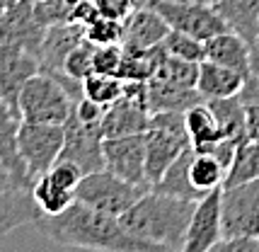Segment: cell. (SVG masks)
<instances>
[{"mask_svg":"<svg viewBox=\"0 0 259 252\" xmlns=\"http://www.w3.org/2000/svg\"><path fill=\"white\" fill-rule=\"evenodd\" d=\"M20 114L22 121H36V124H66L68 116L73 114L75 100L61 82L39 70L24 82L20 92Z\"/></svg>","mask_w":259,"mask_h":252,"instance_id":"obj_4","label":"cell"},{"mask_svg":"<svg viewBox=\"0 0 259 252\" xmlns=\"http://www.w3.org/2000/svg\"><path fill=\"white\" fill-rule=\"evenodd\" d=\"M245 80H247L245 73H237L233 68H226L221 63H213V61L203 58L199 63L196 90L201 92V97L208 102V100H221V97L240 95L242 88H245Z\"/></svg>","mask_w":259,"mask_h":252,"instance_id":"obj_19","label":"cell"},{"mask_svg":"<svg viewBox=\"0 0 259 252\" xmlns=\"http://www.w3.org/2000/svg\"><path fill=\"white\" fill-rule=\"evenodd\" d=\"M39 70L41 68H39L36 56H32L29 51H24L20 46L0 41V92L15 112H20L17 102H20V92H22L24 82L32 75H36Z\"/></svg>","mask_w":259,"mask_h":252,"instance_id":"obj_13","label":"cell"},{"mask_svg":"<svg viewBox=\"0 0 259 252\" xmlns=\"http://www.w3.org/2000/svg\"><path fill=\"white\" fill-rule=\"evenodd\" d=\"M192 158H194V148L189 146V148L184 150L180 158L165 170V175L155 182L153 192L180 196V199H189V201H201L203 194L192 184V180H189V162H192Z\"/></svg>","mask_w":259,"mask_h":252,"instance_id":"obj_23","label":"cell"},{"mask_svg":"<svg viewBox=\"0 0 259 252\" xmlns=\"http://www.w3.org/2000/svg\"><path fill=\"white\" fill-rule=\"evenodd\" d=\"M249 75L259 78V34L249 41Z\"/></svg>","mask_w":259,"mask_h":252,"instance_id":"obj_42","label":"cell"},{"mask_svg":"<svg viewBox=\"0 0 259 252\" xmlns=\"http://www.w3.org/2000/svg\"><path fill=\"white\" fill-rule=\"evenodd\" d=\"M70 12H73V8L66 0H34V15L46 29L54 24L70 22Z\"/></svg>","mask_w":259,"mask_h":252,"instance_id":"obj_34","label":"cell"},{"mask_svg":"<svg viewBox=\"0 0 259 252\" xmlns=\"http://www.w3.org/2000/svg\"><path fill=\"white\" fill-rule=\"evenodd\" d=\"M121 61H124V46L121 44L97 46V51H95V73L119 75Z\"/></svg>","mask_w":259,"mask_h":252,"instance_id":"obj_35","label":"cell"},{"mask_svg":"<svg viewBox=\"0 0 259 252\" xmlns=\"http://www.w3.org/2000/svg\"><path fill=\"white\" fill-rule=\"evenodd\" d=\"M95 8L100 12V17H107V20H119L124 22L126 17L138 8L136 0H92Z\"/></svg>","mask_w":259,"mask_h":252,"instance_id":"obj_36","label":"cell"},{"mask_svg":"<svg viewBox=\"0 0 259 252\" xmlns=\"http://www.w3.org/2000/svg\"><path fill=\"white\" fill-rule=\"evenodd\" d=\"M148 5H153L162 15L169 29L184 32L199 41L228 32V24L218 15L215 5H194V3H175V0H148Z\"/></svg>","mask_w":259,"mask_h":252,"instance_id":"obj_9","label":"cell"},{"mask_svg":"<svg viewBox=\"0 0 259 252\" xmlns=\"http://www.w3.org/2000/svg\"><path fill=\"white\" fill-rule=\"evenodd\" d=\"M206 102L196 88H182L162 80H148V109L150 114L160 112H189L194 104Z\"/></svg>","mask_w":259,"mask_h":252,"instance_id":"obj_21","label":"cell"},{"mask_svg":"<svg viewBox=\"0 0 259 252\" xmlns=\"http://www.w3.org/2000/svg\"><path fill=\"white\" fill-rule=\"evenodd\" d=\"M95 51H97V46L85 39L82 44H78L68 54L63 70L75 80H85L90 73H95Z\"/></svg>","mask_w":259,"mask_h":252,"instance_id":"obj_32","label":"cell"},{"mask_svg":"<svg viewBox=\"0 0 259 252\" xmlns=\"http://www.w3.org/2000/svg\"><path fill=\"white\" fill-rule=\"evenodd\" d=\"M175 3H194V5H213V0H175Z\"/></svg>","mask_w":259,"mask_h":252,"instance_id":"obj_43","label":"cell"},{"mask_svg":"<svg viewBox=\"0 0 259 252\" xmlns=\"http://www.w3.org/2000/svg\"><path fill=\"white\" fill-rule=\"evenodd\" d=\"M247 107V138L259 141V102L245 104Z\"/></svg>","mask_w":259,"mask_h":252,"instance_id":"obj_39","label":"cell"},{"mask_svg":"<svg viewBox=\"0 0 259 252\" xmlns=\"http://www.w3.org/2000/svg\"><path fill=\"white\" fill-rule=\"evenodd\" d=\"M189 180L203 196L221 189L226 182V167L215 160L211 153H196L189 162Z\"/></svg>","mask_w":259,"mask_h":252,"instance_id":"obj_28","label":"cell"},{"mask_svg":"<svg viewBox=\"0 0 259 252\" xmlns=\"http://www.w3.org/2000/svg\"><path fill=\"white\" fill-rule=\"evenodd\" d=\"M41 218V208L36 206L32 189H10L0 194V242L10 235L12 230L22 226H34Z\"/></svg>","mask_w":259,"mask_h":252,"instance_id":"obj_18","label":"cell"},{"mask_svg":"<svg viewBox=\"0 0 259 252\" xmlns=\"http://www.w3.org/2000/svg\"><path fill=\"white\" fill-rule=\"evenodd\" d=\"M104 167L136 187L150 189L146 172V134L104 138Z\"/></svg>","mask_w":259,"mask_h":252,"instance_id":"obj_11","label":"cell"},{"mask_svg":"<svg viewBox=\"0 0 259 252\" xmlns=\"http://www.w3.org/2000/svg\"><path fill=\"white\" fill-rule=\"evenodd\" d=\"M162 49L175 58H184V61H192V63L203 61V41L184 34V32H177V29L167 32V36L162 39Z\"/></svg>","mask_w":259,"mask_h":252,"instance_id":"obj_31","label":"cell"},{"mask_svg":"<svg viewBox=\"0 0 259 252\" xmlns=\"http://www.w3.org/2000/svg\"><path fill=\"white\" fill-rule=\"evenodd\" d=\"M208 252H259V238H221Z\"/></svg>","mask_w":259,"mask_h":252,"instance_id":"obj_37","label":"cell"},{"mask_svg":"<svg viewBox=\"0 0 259 252\" xmlns=\"http://www.w3.org/2000/svg\"><path fill=\"white\" fill-rule=\"evenodd\" d=\"M85 39L92 41L95 46L121 44V41H124V22L100 17V20H95L92 24L85 27Z\"/></svg>","mask_w":259,"mask_h":252,"instance_id":"obj_33","label":"cell"},{"mask_svg":"<svg viewBox=\"0 0 259 252\" xmlns=\"http://www.w3.org/2000/svg\"><path fill=\"white\" fill-rule=\"evenodd\" d=\"M169 24L162 20L153 5H141L136 8L124 20V49H153L160 46L167 36Z\"/></svg>","mask_w":259,"mask_h":252,"instance_id":"obj_17","label":"cell"},{"mask_svg":"<svg viewBox=\"0 0 259 252\" xmlns=\"http://www.w3.org/2000/svg\"><path fill=\"white\" fill-rule=\"evenodd\" d=\"M215 10L230 32L252 41L259 34V0H218Z\"/></svg>","mask_w":259,"mask_h":252,"instance_id":"obj_22","label":"cell"},{"mask_svg":"<svg viewBox=\"0 0 259 252\" xmlns=\"http://www.w3.org/2000/svg\"><path fill=\"white\" fill-rule=\"evenodd\" d=\"M252 180H259V141L245 138L237 143L235 158L226 172L223 187H235V184H245Z\"/></svg>","mask_w":259,"mask_h":252,"instance_id":"obj_27","label":"cell"},{"mask_svg":"<svg viewBox=\"0 0 259 252\" xmlns=\"http://www.w3.org/2000/svg\"><path fill=\"white\" fill-rule=\"evenodd\" d=\"M20 126H22L20 112H15L10 107V102L0 92V165H5L15 175V180L20 182V187L32 189V177H29V172L24 167L22 155H20V146H17Z\"/></svg>","mask_w":259,"mask_h":252,"instance_id":"obj_16","label":"cell"},{"mask_svg":"<svg viewBox=\"0 0 259 252\" xmlns=\"http://www.w3.org/2000/svg\"><path fill=\"white\" fill-rule=\"evenodd\" d=\"M203 58L249 75V41L230 29L203 41Z\"/></svg>","mask_w":259,"mask_h":252,"instance_id":"obj_20","label":"cell"},{"mask_svg":"<svg viewBox=\"0 0 259 252\" xmlns=\"http://www.w3.org/2000/svg\"><path fill=\"white\" fill-rule=\"evenodd\" d=\"M223 238H259V180L221 187Z\"/></svg>","mask_w":259,"mask_h":252,"instance_id":"obj_7","label":"cell"},{"mask_svg":"<svg viewBox=\"0 0 259 252\" xmlns=\"http://www.w3.org/2000/svg\"><path fill=\"white\" fill-rule=\"evenodd\" d=\"M126 90V80L119 75H104V73H90L82 80V97H88L92 102L109 107L114 104Z\"/></svg>","mask_w":259,"mask_h":252,"instance_id":"obj_30","label":"cell"},{"mask_svg":"<svg viewBox=\"0 0 259 252\" xmlns=\"http://www.w3.org/2000/svg\"><path fill=\"white\" fill-rule=\"evenodd\" d=\"M146 192H150V189L136 187V184L116 177L107 167H102V170L90 172L80 180L78 189H75V201L95 208V211L121 218Z\"/></svg>","mask_w":259,"mask_h":252,"instance_id":"obj_5","label":"cell"},{"mask_svg":"<svg viewBox=\"0 0 259 252\" xmlns=\"http://www.w3.org/2000/svg\"><path fill=\"white\" fill-rule=\"evenodd\" d=\"M208 107H211V112L218 119L223 138H233L237 143L247 138V107H245L240 95L221 97V100H208Z\"/></svg>","mask_w":259,"mask_h":252,"instance_id":"obj_26","label":"cell"},{"mask_svg":"<svg viewBox=\"0 0 259 252\" xmlns=\"http://www.w3.org/2000/svg\"><path fill=\"white\" fill-rule=\"evenodd\" d=\"M68 5H70V8H75V5H78V3H82V0H66Z\"/></svg>","mask_w":259,"mask_h":252,"instance_id":"obj_44","label":"cell"},{"mask_svg":"<svg viewBox=\"0 0 259 252\" xmlns=\"http://www.w3.org/2000/svg\"><path fill=\"white\" fill-rule=\"evenodd\" d=\"M95 20H100V12H97V8H95L92 0L78 3V5L73 8V12H70V22H78V24H82V27L92 24Z\"/></svg>","mask_w":259,"mask_h":252,"instance_id":"obj_38","label":"cell"},{"mask_svg":"<svg viewBox=\"0 0 259 252\" xmlns=\"http://www.w3.org/2000/svg\"><path fill=\"white\" fill-rule=\"evenodd\" d=\"M184 121H187V134L192 141V148L196 153H206L215 141L223 138V131H221L218 119L211 112L208 102L194 104L189 112H184Z\"/></svg>","mask_w":259,"mask_h":252,"instance_id":"obj_24","label":"cell"},{"mask_svg":"<svg viewBox=\"0 0 259 252\" xmlns=\"http://www.w3.org/2000/svg\"><path fill=\"white\" fill-rule=\"evenodd\" d=\"M3 12H5V5H0V20H3Z\"/></svg>","mask_w":259,"mask_h":252,"instance_id":"obj_46","label":"cell"},{"mask_svg":"<svg viewBox=\"0 0 259 252\" xmlns=\"http://www.w3.org/2000/svg\"><path fill=\"white\" fill-rule=\"evenodd\" d=\"M12 3H15V0H0V5H5V8H8V5H12Z\"/></svg>","mask_w":259,"mask_h":252,"instance_id":"obj_45","label":"cell"},{"mask_svg":"<svg viewBox=\"0 0 259 252\" xmlns=\"http://www.w3.org/2000/svg\"><path fill=\"white\" fill-rule=\"evenodd\" d=\"M63 129H66V143H63V150H61L58 160L75 162L85 175L102 170L104 167V134H102V124H88L73 112L68 116V121L63 124Z\"/></svg>","mask_w":259,"mask_h":252,"instance_id":"obj_10","label":"cell"},{"mask_svg":"<svg viewBox=\"0 0 259 252\" xmlns=\"http://www.w3.org/2000/svg\"><path fill=\"white\" fill-rule=\"evenodd\" d=\"M189 146L192 141L187 134L184 112L150 114V124L146 131V172L150 189Z\"/></svg>","mask_w":259,"mask_h":252,"instance_id":"obj_3","label":"cell"},{"mask_svg":"<svg viewBox=\"0 0 259 252\" xmlns=\"http://www.w3.org/2000/svg\"><path fill=\"white\" fill-rule=\"evenodd\" d=\"M46 27L34 15V0H15L5 8L0 20V41H8L39 58Z\"/></svg>","mask_w":259,"mask_h":252,"instance_id":"obj_12","label":"cell"},{"mask_svg":"<svg viewBox=\"0 0 259 252\" xmlns=\"http://www.w3.org/2000/svg\"><path fill=\"white\" fill-rule=\"evenodd\" d=\"M196 78H199V63L175 58L165 51L150 80L172 82V85H182V88H196Z\"/></svg>","mask_w":259,"mask_h":252,"instance_id":"obj_29","label":"cell"},{"mask_svg":"<svg viewBox=\"0 0 259 252\" xmlns=\"http://www.w3.org/2000/svg\"><path fill=\"white\" fill-rule=\"evenodd\" d=\"M82 41H85V27L78 22H63L49 27L41 49H39V68L49 75L66 73L63 63H66L68 54Z\"/></svg>","mask_w":259,"mask_h":252,"instance_id":"obj_15","label":"cell"},{"mask_svg":"<svg viewBox=\"0 0 259 252\" xmlns=\"http://www.w3.org/2000/svg\"><path fill=\"white\" fill-rule=\"evenodd\" d=\"M66 143V129L63 124H36V121H22L17 134L20 155L32 184L36 177H41L51 170L61 158V150Z\"/></svg>","mask_w":259,"mask_h":252,"instance_id":"obj_6","label":"cell"},{"mask_svg":"<svg viewBox=\"0 0 259 252\" xmlns=\"http://www.w3.org/2000/svg\"><path fill=\"white\" fill-rule=\"evenodd\" d=\"M240 97H242V102L245 104L259 102V78L257 75H247V80H245V88H242V92H240Z\"/></svg>","mask_w":259,"mask_h":252,"instance_id":"obj_40","label":"cell"},{"mask_svg":"<svg viewBox=\"0 0 259 252\" xmlns=\"http://www.w3.org/2000/svg\"><path fill=\"white\" fill-rule=\"evenodd\" d=\"M17 187H20V182L15 180V175H12L5 165H0V194H5V192H10V189H17Z\"/></svg>","mask_w":259,"mask_h":252,"instance_id":"obj_41","label":"cell"},{"mask_svg":"<svg viewBox=\"0 0 259 252\" xmlns=\"http://www.w3.org/2000/svg\"><path fill=\"white\" fill-rule=\"evenodd\" d=\"M215 3H218V0H213V5H215Z\"/></svg>","mask_w":259,"mask_h":252,"instance_id":"obj_47","label":"cell"},{"mask_svg":"<svg viewBox=\"0 0 259 252\" xmlns=\"http://www.w3.org/2000/svg\"><path fill=\"white\" fill-rule=\"evenodd\" d=\"M41 235L61 247H78L92 252H172L136 238L119 216H109L73 201L63 214L44 216L34 223Z\"/></svg>","mask_w":259,"mask_h":252,"instance_id":"obj_1","label":"cell"},{"mask_svg":"<svg viewBox=\"0 0 259 252\" xmlns=\"http://www.w3.org/2000/svg\"><path fill=\"white\" fill-rule=\"evenodd\" d=\"M148 124H150L148 82L126 80L124 95L104 109V116H102V134H104V138L146 134Z\"/></svg>","mask_w":259,"mask_h":252,"instance_id":"obj_8","label":"cell"},{"mask_svg":"<svg viewBox=\"0 0 259 252\" xmlns=\"http://www.w3.org/2000/svg\"><path fill=\"white\" fill-rule=\"evenodd\" d=\"M221 238H223V228H221V189H215V192L203 196L201 201H196L182 252H208L211 245H215Z\"/></svg>","mask_w":259,"mask_h":252,"instance_id":"obj_14","label":"cell"},{"mask_svg":"<svg viewBox=\"0 0 259 252\" xmlns=\"http://www.w3.org/2000/svg\"><path fill=\"white\" fill-rule=\"evenodd\" d=\"M194 208L196 201L150 189L121 216V223L141 240L167 247L172 252H182Z\"/></svg>","mask_w":259,"mask_h":252,"instance_id":"obj_2","label":"cell"},{"mask_svg":"<svg viewBox=\"0 0 259 252\" xmlns=\"http://www.w3.org/2000/svg\"><path fill=\"white\" fill-rule=\"evenodd\" d=\"M32 196L44 216H56V214H63L75 201V189L61 184L51 172H46V175L34 180Z\"/></svg>","mask_w":259,"mask_h":252,"instance_id":"obj_25","label":"cell"}]
</instances>
